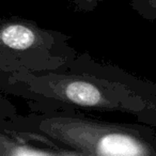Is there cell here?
<instances>
[{
    "mask_svg": "<svg viewBox=\"0 0 156 156\" xmlns=\"http://www.w3.org/2000/svg\"><path fill=\"white\" fill-rule=\"evenodd\" d=\"M10 129L47 137L79 156H156L155 127L144 123L109 122L85 112L16 113Z\"/></svg>",
    "mask_w": 156,
    "mask_h": 156,
    "instance_id": "2",
    "label": "cell"
},
{
    "mask_svg": "<svg viewBox=\"0 0 156 156\" xmlns=\"http://www.w3.org/2000/svg\"><path fill=\"white\" fill-rule=\"evenodd\" d=\"M3 20H5V18H3V17H0V24H2Z\"/></svg>",
    "mask_w": 156,
    "mask_h": 156,
    "instance_id": "8",
    "label": "cell"
},
{
    "mask_svg": "<svg viewBox=\"0 0 156 156\" xmlns=\"http://www.w3.org/2000/svg\"><path fill=\"white\" fill-rule=\"evenodd\" d=\"M79 156L47 137L20 129L0 130V156Z\"/></svg>",
    "mask_w": 156,
    "mask_h": 156,
    "instance_id": "4",
    "label": "cell"
},
{
    "mask_svg": "<svg viewBox=\"0 0 156 156\" xmlns=\"http://www.w3.org/2000/svg\"><path fill=\"white\" fill-rule=\"evenodd\" d=\"M104 1L105 0H69V3L75 12L90 13Z\"/></svg>",
    "mask_w": 156,
    "mask_h": 156,
    "instance_id": "7",
    "label": "cell"
},
{
    "mask_svg": "<svg viewBox=\"0 0 156 156\" xmlns=\"http://www.w3.org/2000/svg\"><path fill=\"white\" fill-rule=\"evenodd\" d=\"M129 5L143 20L153 23L156 18V0H130Z\"/></svg>",
    "mask_w": 156,
    "mask_h": 156,
    "instance_id": "5",
    "label": "cell"
},
{
    "mask_svg": "<svg viewBox=\"0 0 156 156\" xmlns=\"http://www.w3.org/2000/svg\"><path fill=\"white\" fill-rule=\"evenodd\" d=\"M16 113H18V111L13 103L0 94V130L9 127L10 121Z\"/></svg>",
    "mask_w": 156,
    "mask_h": 156,
    "instance_id": "6",
    "label": "cell"
},
{
    "mask_svg": "<svg viewBox=\"0 0 156 156\" xmlns=\"http://www.w3.org/2000/svg\"><path fill=\"white\" fill-rule=\"evenodd\" d=\"M72 37L11 16L0 24V93L7 94L14 75L55 69L76 56Z\"/></svg>",
    "mask_w": 156,
    "mask_h": 156,
    "instance_id": "3",
    "label": "cell"
},
{
    "mask_svg": "<svg viewBox=\"0 0 156 156\" xmlns=\"http://www.w3.org/2000/svg\"><path fill=\"white\" fill-rule=\"evenodd\" d=\"M7 95L33 112H122L156 126V85L115 64L77 52L55 69L14 75Z\"/></svg>",
    "mask_w": 156,
    "mask_h": 156,
    "instance_id": "1",
    "label": "cell"
}]
</instances>
